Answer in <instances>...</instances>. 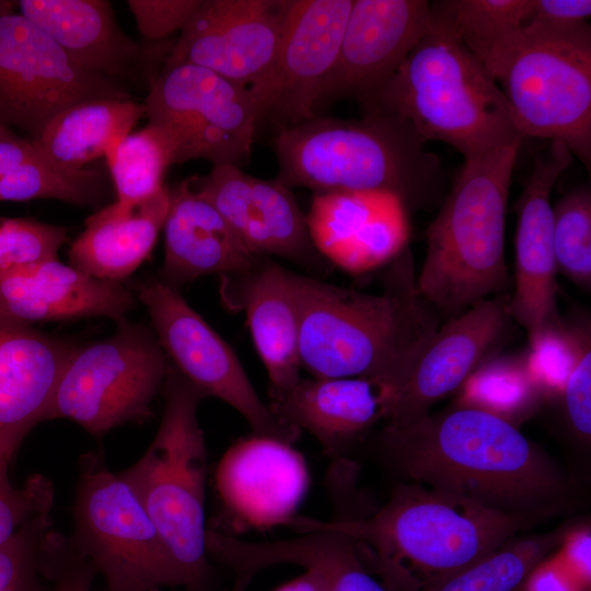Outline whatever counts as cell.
<instances>
[{"label":"cell","mask_w":591,"mask_h":591,"mask_svg":"<svg viewBox=\"0 0 591 591\" xmlns=\"http://www.w3.org/2000/svg\"><path fill=\"white\" fill-rule=\"evenodd\" d=\"M406 477L507 513H555L568 493L563 474L510 421L459 405L380 436Z\"/></svg>","instance_id":"cell-1"},{"label":"cell","mask_w":591,"mask_h":591,"mask_svg":"<svg viewBox=\"0 0 591 591\" xmlns=\"http://www.w3.org/2000/svg\"><path fill=\"white\" fill-rule=\"evenodd\" d=\"M551 515L507 513L414 482L397 484L387 502L371 515L331 521L296 515L287 526L299 533L343 534L358 545L389 591H419Z\"/></svg>","instance_id":"cell-2"},{"label":"cell","mask_w":591,"mask_h":591,"mask_svg":"<svg viewBox=\"0 0 591 591\" xmlns=\"http://www.w3.org/2000/svg\"><path fill=\"white\" fill-rule=\"evenodd\" d=\"M393 260L379 294L289 273L301 368L313 378L368 379L391 393L403 383L439 318L417 292L408 246Z\"/></svg>","instance_id":"cell-3"},{"label":"cell","mask_w":591,"mask_h":591,"mask_svg":"<svg viewBox=\"0 0 591 591\" xmlns=\"http://www.w3.org/2000/svg\"><path fill=\"white\" fill-rule=\"evenodd\" d=\"M360 104L363 112L401 116L425 142H447L465 161L524 140L494 77L431 19L394 74Z\"/></svg>","instance_id":"cell-4"},{"label":"cell","mask_w":591,"mask_h":591,"mask_svg":"<svg viewBox=\"0 0 591 591\" xmlns=\"http://www.w3.org/2000/svg\"><path fill=\"white\" fill-rule=\"evenodd\" d=\"M425 143L401 116L363 112L360 120L317 116L278 130L271 147L277 178L289 188L386 193L417 206L437 188L442 171Z\"/></svg>","instance_id":"cell-5"},{"label":"cell","mask_w":591,"mask_h":591,"mask_svg":"<svg viewBox=\"0 0 591 591\" xmlns=\"http://www.w3.org/2000/svg\"><path fill=\"white\" fill-rule=\"evenodd\" d=\"M519 149L502 147L465 161L428 227L416 289L436 309L457 313L505 293L506 212Z\"/></svg>","instance_id":"cell-6"},{"label":"cell","mask_w":591,"mask_h":591,"mask_svg":"<svg viewBox=\"0 0 591 591\" xmlns=\"http://www.w3.org/2000/svg\"><path fill=\"white\" fill-rule=\"evenodd\" d=\"M158 431L142 456L119 472L154 523L185 591H209L205 512L207 449L197 408L205 394L171 363Z\"/></svg>","instance_id":"cell-7"},{"label":"cell","mask_w":591,"mask_h":591,"mask_svg":"<svg viewBox=\"0 0 591 591\" xmlns=\"http://www.w3.org/2000/svg\"><path fill=\"white\" fill-rule=\"evenodd\" d=\"M522 136L563 142L591 164V28L529 22L484 63Z\"/></svg>","instance_id":"cell-8"},{"label":"cell","mask_w":591,"mask_h":591,"mask_svg":"<svg viewBox=\"0 0 591 591\" xmlns=\"http://www.w3.org/2000/svg\"><path fill=\"white\" fill-rule=\"evenodd\" d=\"M69 544L103 575L108 591L182 587L181 576L136 491L93 453L80 461Z\"/></svg>","instance_id":"cell-9"},{"label":"cell","mask_w":591,"mask_h":591,"mask_svg":"<svg viewBox=\"0 0 591 591\" xmlns=\"http://www.w3.org/2000/svg\"><path fill=\"white\" fill-rule=\"evenodd\" d=\"M111 337L76 348L57 382L47 419H70L94 436L143 421L171 362L154 332L117 322Z\"/></svg>","instance_id":"cell-10"},{"label":"cell","mask_w":591,"mask_h":591,"mask_svg":"<svg viewBox=\"0 0 591 591\" xmlns=\"http://www.w3.org/2000/svg\"><path fill=\"white\" fill-rule=\"evenodd\" d=\"M148 123L166 137L174 164L193 159L247 164L258 116L248 88L190 63H164L142 103Z\"/></svg>","instance_id":"cell-11"},{"label":"cell","mask_w":591,"mask_h":591,"mask_svg":"<svg viewBox=\"0 0 591 591\" xmlns=\"http://www.w3.org/2000/svg\"><path fill=\"white\" fill-rule=\"evenodd\" d=\"M97 99L132 96L124 84L78 66L20 13L0 15V127L35 140L58 113Z\"/></svg>","instance_id":"cell-12"},{"label":"cell","mask_w":591,"mask_h":591,"mask_svg":"<svg viewBox=\"0 0 591 591\" xmlns=\"http://www.w3.org/2000/svg\"><path fill=\"white\" fill-rule=\"evenodd\" d=\"M137 298L172 366L206 397L234 408L253 434L293 444L301 431L280 421L258 396L228 343L174 289L158 278L138 286Z\"/></svg>","instance_id":"cell-13"},{"label":"cell","mask_w":591,"mask_h":591,"mask_svg":"<svg viewBox=\"0 0 591 591\" xmlns=\"http://www.w3.org/2000/svg\"><path fill=\"white\" fill-rule=\"evenodd\" d=\"M354 0H291L266 73L248 88L258 125L277 131L317 117V102L341 43Z\"/></svg>","instance_id":"cell-14"},{"label":"cell","mask_w":591,"mask_h":591,"mask_svg":"<svg viewBox=\"0 0 591 591\" xmlns=\"http://www.w3.org/2000/svg\"><path fill=\"white\" fill-rule=\"evenodd\" d=\"M509 293L471 305L438 328L424 347L403 383L385 403V426L402 427L461 389L468 376L495 356L511 318Z\"/></svg>","instance_id":"cell-15"},{"label":"cell","mask_w":591,"mask_h":591,"mask_svg":"<svg viewBox=\"0 0 591 591\" xmlns=\"http://www.w3.org/2000/svg\"><path fill=\"white\" fill-rule=\"evenodd\" d=\"M290 1L201 0L165 63H190L250 88L270 67Z\"/></svg>","instance_id":"cell-16"},{"label":"cell","mask_w":591,"mask_h":591,"mask_svg":"<svg viewBox=\"0 0 591 591\" xmlns=\"http://www.w3.org/2000/svg\"><path fill=\"white\" fill-rule=\"evenodd\" d=\"M310 484L293 444L251 433L232 444L215 472L222 519L230 530H268L296 517Z\"/></svg>","instance_id":"cell-17"},{"label":"cell","mask_w":591,"mask_h":591,"mask_svg":"<svg viewBox=\"0 0 591 591\" xmlns=\"http://www.w3.org/2000/svg\"><path fill=\"white\" fill-rule=\"evenodd\" d=\"M430 25L426 0H354L336 60L325 78L318 109L344 97L359 103L397 70Z\"/></svg>","instance_id":"cell-18"},{"label":"cell","mask_w":591,"mask_h":591,"mask_svg":"<svg viewBox=\"0 0 591 591\" xmlns=\"http://www.w3.org/2000/svg\"><path fill=\"white\" fill-rule=\"evenodd\" d=\"M572 159L563 142L553 140L547 153L536 157L517 204L515 285L510 314L525 328L530 345L561 326L556 301L558 269L551 195Z\"/></svg>","instance_id":"cell-19"},{"label":"cell","mask_w":591,"mask_h":591,"mask_svg":"<svg viewBox=\"0 0 591 591\" xmlns=\"http://www.w3.org/2000/svg\"><path fill=\"white\" fill-rule=\"evenodd\" d=\"M188 181L193 190L224 218L250 253L318 265L322 256L310 239L305 216L280 179H263L235 165L219 164L208 175Z\"/></svg>","instance_id":"cell-20"},{"label":"cell","mask_w":591,"mask_h":591,"mask_svg":"<svg viewBox=\"0 0 591 591\" xmlns=\"http://www.w3.org/2000/svg\"><path fill=\"white\" fill-rule=\"evenodd\" d=\"M305 221L316 252L351 274L379 268L406 246L403 205L391 194H314Z\"/></svg>","instance_id":"cell-21"},{"label":"cell","mask_w":591,"mask_h":591,"mask_svg":"<svg viewBox=\"0 0 591 591\" xmlns=\"http://www.w3.org/2000/svg\"><path fill=\"white\" fill-rule=\"evenodd\" d=\"M69 343L0 316V455L12 460L26 434L46 420Z\"/></svg>","instance_id":"cell-22"},{"label":"cell","mask_w":591,"mask_h":591,"mask_svg":"<svg viewBox=\"0 0 591 591\" xmlns=\"http://www.w3.org/2000/svg\"><path fill=\"white\" fill-rule=\"evenodd\" d=\"M289 273L267 257H260L245 270L220 276L224 306L246 316L268 374L269 396L288 390L301 379L299 317Z\"/></svg>","instance_id":"cell-23"},{"label":"cell","mask_w":591,"mask_h":591,"mask_svg":"<svg viewBox=\"0 0 591 591\" xmlns=\"http://www.w3.org/2000/svg\"><path fill=\"white\" fill-rule=\"evenodd\" d=\"M135 303L120 281L93 278L58 258L0 275V316L20 324L91 316L118 322Z\"/></svg>","instance_id":"cell-24"},{"label":"cell","mask_w":591,"mask_h":591,"mask_svg":"<svg viewBox=\"0 0 591 591\" xmlns=\"http://www.w3.org/2000/svg\"><path fill=\"white\" fill-rule=\"evenodd\" d=\"M390 393L368 379L301 378L269 396L268 406L283 424L312 434L326 454L339 456L384 419Z\"/></svg>","instance_id":"cell-25"},{"label":"cell","mask_w":591,"mask_h":591,"mask_svg":"<svg viewBox=\"0 0 591 591\" xmlns=\"http://www.w3.org/2000/svg\"><path fill=\"white\" fill-rule=\"evenodd\" d=\"M19 13L81 68L119 82L138 80L144 49L118 26L105 0H21Z\"/></svg>","instance_id":"cell-26"},{"label":"cell","mask_w":591,"mask_h":591,"mask_svg":"<svg viewBox=\"0 0 591 591\" xmlns=\"http://www.w3.org/2000/svg\"><path fill=\"white\" fill-rule=\"evenodd\" d=\"M302 534L292 540L264 543L219 534L212 543V555L234 571V591H244L258 571L278 564L318 569L328 591H389L374 577L358 545L349 537L326 530Z\"/></svg>","instance_id":"cell-27"},{"label":"cell","mask_w":591,"mask_h":591,"mask_svg":"<svg viewBox=\"0 0 591 591\" xmlns=\"http://www.w3.org/2000/svg\"><path fill=\"white\" fill-rule=\"evenodd\" d=\"M169 190L161 281L177 289L205 275L245 270L264 257L245 248L218 210L193 190L188 178Z\"/></svg>","instance_id":"cell-28"},{"label":"cell","mask_w":591,"mask_h":591,"mask_svg":"<svg viewBox=\"0 0 591 591\" xmlns=\"http://www.w3.org/2000/svg\"><path fill=\"white\" fill-rule=\"evenodd\" d=\"M169 207L165 186L141 201L116 200L101 207L71 244L70 265L96 279L121 281L149 257Z\"/></svg>","instance_id":"cell-29"},{"label":"cell","mask_w":591,"mask_h":591,"mask_svg":"<svg viewBox=\"0 0 591 591\" xmlns=\"http://www.w3.org/2000/svg\"><path fill=\"white\" fill-rule=\"evenodd\" d=\"M134 100L97 99L58 113L35 140L38 155L65 169L80 170L106 154L144 116Z\"/></svg>","instance_id":"cell-30"},{"label":"cell","mask_w":591,"mask_h":591,"mask_svg":"<svg viewBox=\"0 0 591 591\" xmlns=\"http://www.w3.org/2000/svg\"><path fill=\"white\" fill-rule=\"evenodd\" d=\"M564 529L513 537L474 564L419 591H519L528 576L559 547Z\"/></svg>","instance_id":"cell-31"},{"label":"cell","mask_w":591,"mask_h":591,"mask_svg":"<svg viewBox=\"0 0 591 591\" xmlns=\"http://www.w3.org/2000/svg\"><path fill=\"white\" fill-rule=\"evenodd\" d=\"M533 0H443L430 19L455 35L484 63L530 19Z\"/></svg>","instance_id":"cell-32"},{"label":"cell","mask_w":591,"mask_h":591,"mask_svg":"<svg viewBox=\"0 0 591 591\" xmlns=\"http://www.w3.org/2000/svg\"><path fill=\"white\" fill-rule=\"evenodd\" d=\"M112 182L102 165L70 170L35 153L0 179V201L57 199L77 206H100Z\"/></svg>","instance_id":"cell-33"},{"label":"cell","mask_w":591,"mask_h":591,"mask_svg":"<svg viewBox=\"0 0 591 591\" xmlns=\"http://www.w3.org/2000/svg\"><path fill=\"white\" fill-rule=\"evenodd\" d=\"M118 201H141L160 192L174 164L171 143L153 124L127 135L105 157Z\"/></svg>","instance_id":"cell-34"},{"label":"cell","mask_w":591,"mask_h":591,"mask_svg":"<svg viewBox=\"0 0 591 591\" xmlns=\"http://www.w3.org/2000/svg\"><path fill=\"white\" fill-rule=\"evenodd\" d=\"M461 389V405L486 410L508 421L533 404L540 391L529 373L525 356L490 357Z\"/></svg>","instance_id":"cell-35"},{"label":"cell","mask_w":591,"mask_h":591,"mask_svg":"<svg viewBox=\"0 0 591 591\" xmlns=\"http://www.w3.org/2000/svg\"><path fill=\"white\" fill-rule=\"evenodd\" d=\"M58 542L50 510L28 519L0 544V591H45L40 576L50 567Z\"/></svg>","instance_id":"cell-36"},{"label":"cell","mask_w":591,"mask_h":591,"mask_svg":"<svg viewBox=\"0 0 591 591\" xmlns=\"http://www.w3.org/2000/svg\"><path fill=\"white\" fill-rule=\"evenodd\" d=\"M557 269L580 287L591 286V190L577 187L553 207Z\"/></svg>","instance_id":"cell-37"},{"label":"cell","mask_w":591,"mask_h":591,"mask_svg":"<svg viewBox=\"0 0 591 591\" xmlns=\"http://www.w3.org/2000/svg\"><path fill=\"white\" fill-rule=\"evenodd\" d=\"M67 230L30 218L0 217V275L15 268L57 259Z\"/></svg>","instance_id":"cell-38"},{"label":"cell","mask_w":591,"mask_h":591,"mask_svg":"<svg viewBox=\"0 0 591 591\" xmlns=\"http://www.w3.org/2000/svg\"><path fill=\"white\" fill-rule=\"evenodd\" d=\"M10 460L0 455V544L9 540L28 519L50 510L54 488L44 476H30L21 488L8 477Z\"/></svg>","instance_id":"cell-39"},{"label":"cell","mask_w":591,"mask_h":591,"mask_svg":"<svg viewBox=\"0 0 591 591\" xmlns=\"http://www.w3.org/2000/svg\"><path fill=\"white\" fill-rule=\"evenodd\" d=\"M576 347L577 333H566L563 326L545 333L530 345L525 361L538 390L564 391L573 364Z\"/></svg>","instance_id":"cell-40"},{"label":"cell","mask_w":591,"mask_h":591,"mask_svg":"<svg viewBox=\"0 0 591 591\" xmlns=\"http://www.w3.org/2000/svg\"><path fill=\"white\" fill-rule=\"evenodd\" d=\"M566 412L573 430L583 439L591 434V348L588 333H577L572 368L564 386Z\"/></svg>","instance_id":"cell-41"},{"label":"cell","mask_w":591,"mask_h":591,"mask_svg":"<svg viewBox=\"0 0 591 591\" xmlns=\"http://www.w3.org/2000/svg\"><path fill=\"white\" fill-rule=\"evenodd\" d=\"M201 0H128L140 34L150 40L164 39L187 25Z\"/></svg>","instance_id":"cell-42"},{"label":"cell","mask_w":591,"mask_h":591,"mask_svg":"<svg viewBox=\"0 0 591 591\" xmlns=\"http://www.w3.org/2000/svg\"><path fill=\"white\" fill-rule=\"evenodd\" d=\"M519 591H590L555 554L544 558L528 576Z\"/></svg>","instance_id":"cell-43"},{"label":"cell","mask_w":591,"mask_h":591,"mask_svg":"<svg viewBox=\"0 0 591 591\" xmlns=\"http://www.w3.org/2000/svg\"><path fill=\"white\" fill-rule=\"evenodd\" d=\"M590 15V0H533L528 23L572 25L587 22Z\"/></svg>","instance_id":"cell-44"},{"label":"cell","mask_w":591,"mask_h":591,"mask_svg":"<svg viewBox=\"0 0 591 591\" xmlns=\"http://www.w3.org/2000/svg\"><path fill=\"white\" fill-rule=\"evenodd\" d=\"M590 546L589 530H579L566 534L556 554L571 573L587 587H590L591 581Z\"/></svg>","instance_id":"cell-45"},{"label":"cell","mask_w":591,"mask_h":591,"mask_svg":"<svg viewBox=\"0 0 591 591\" xmlns=\"http://www.w3.org/2000/svg\"><path fill=\"white\" fill-rule=\"evenodd\" d=\"M66 551V544H65ZM61 569L57 573V581L51 591H92L95 573L93 566L70 546L67 542V554Z\"/></svg>","instance_id":"cell-46"},{"label":"cell","mask_w":591,"mask_h":591,"mask_svg":"<svg viewBox=\"0 0 591 591\" xmlns=\"http://www.w3.org/2000/svg\"><path fill=\"white\" fill-rule=\"evenodd\" d=\"M35 153L28 137H19L11 129L0 127V179Z\"/></svg>","instance_id":"cell-47"},{"label":"cell","mask_w":591,"mask_h":591,"mask_svg":"<svg viewBox=\"0 0 591 591\" xmlns=\"http://www.w3.org/2000/svg\"><path fill=\"white\" fill-rule=\"evenodd\" d=\"M305 572L281 584L274 591H328L322 572L314 567H306Z\"/></svg>","instance_id":"cell-48"},{"label":"cell","mask_w":591,"mask_h":591,"mask_svg":"<svg viewBox=\"0 0 591 591\" xmlns=\"http://www.w3.org/2000/svg\"><path fill=\"white\" fill-rule=\"evenodd\" d=\"M15 2L13 1H2L0 0V15L13 12V7Z\"/></svg>","instance_id":"cell-49"}]
</instances>
